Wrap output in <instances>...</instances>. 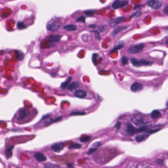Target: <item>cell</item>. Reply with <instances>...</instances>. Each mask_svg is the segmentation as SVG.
Segmentation results:
<instances>
[{"label":"cell","mask_w":168,"mask_h":168,"mask_svg":"<svg viewBox=\"0 0 168 168\" xmlns=\"http://www.w3.org/2000/svg\"><path fill=\"white\" fill-rule=\"evenodd\" d=\"M121 122H118L117 124V125L115 126V127H116V128H117V129H118L119 128H120V126H121Z\"/></svg>","instance_id":"39"},{"label":"cell","mask_w":168,"mask_h":168,"mask_svg":"<svg viewBox=\"0 0 168 168\" xmlns=\"http://www.w3.org/2000/svg\"><path fill=\"white\" fill-rule=\"evenodd\" d=\"M127 28V26H121L116 28L113 30V33H112L113 36L115 37L118 33H120L122 31L126 29Z\"/></svg>","instance_id":"11"},{"label":"cell","mask_w":168,"mask_h":168,"mask_svg":"<svg viewBox=\"0 0 168 168\" xmlns=\"http://www.w3.org/2000/svg\"><path fill=\"white\" fill-rule=\"evenodd\" d=\"M148 5L153 9H158L162 6V3L157 0H151L148 2Z\"/></svg>","instance_id":"6"},{"label":"cell","mask_w":168,"mask_h":168,"mask_svg":"<svg viewBox=\"0 0 168 168\" xmlns=\"http://www.w3.org/2000/svg\"><path fill=\"white\" fill-rule=\"evenodd\" d=\"M137 168H151L150 165L146 163H141L138 165Z\"/></svg>","instance_id":"27"},{"label":"cell","mask_w":168,"mask_h":168,"mask_svg":"<svg viewBox=\"0 0 168 168\" xmlns=\"http://www.w3.org/2000/svg\"><path fill=\"white\" fill-rule=\"evenodd\" d=\"M81 145L79 143H73L69 145V148L70 149H73V148H81Z\"/></svg>","instance_id":"28"},{"label":"cell","mask_w":168,"mask_h":168,"mask_svg":"<svg viewBox=\"0 0 168 168\" xmlns=\"http://www.w3.org/2000/svg\"><path fill=\"white\" fill-rule=\"evenodd\" d=\"M166 106H167V108L168 109V102H167V103H166Z\"/></svg>","instance_id":"46"},{"label":"cell","mask_w":168,"mask_h":168,"mask_svg":"<svg viewBox=\"0 0 168 168\" xmlns=\"http://www.w3.org/2000/svg\"><path fill=\"white\" fill-rule=\"evenodd\" d=\"M161 116V114L160 112L157 110H153L151 114V117L153 119H156L159 118Z\"/></svg>","instance_id":"19"},{"label":"cell","mask_w":168,"mask_h":168,"mask_svg":"<svg viewBox=\"0 0 168 168\" xmlns=\"http://www.w3.org/2000/svg\"><path fill=\"white\" fill-rule=\"evenodd\" d=\"M90 137L89 136H86L84 137H82L80 138V141L81 142H87L90 139Z\"/></svg>","instance_id":"23"},{"label":"cell","mask_w":168,"mask_h":168,"mask_svg":"<svg viewBox=\"0 0 168 168\" xmlns=\"http://www.w3.org/2000/svg\"><path fill=\"white\" fill-rule=\"evenodd\" d=\"M143 89V86L140 84V83L138 82H135L131 86V90L133 92H138L141 91Z\"/></svg>","instance_id":"9"},{"label":"cell","mask_w":168,"mask_h":168,"mask_svg":"<svg viewBox=\"0 0 168 168\" xmlns=\"http://www.w3.org/2000/svg\"><path fill=\"white\" fill-rule=\"evenodd\" d=\"M51 149L54 152H60L64 149V144L62 143H56L51 145Z\"/></svg>","instance_id":"7"},{"label":"cell","mask_w":168,"mask_h":168,"mask_svg":"<svg viewBox=\"0 0 168 168\" xmlns=\"http://www.w3.org/2000/svg\"><path fill=\"white\" fill-rule=\"evenodd\" d=\"M61 26V21L57 18L52 19L47 25V28L52 32L58 31Z\"/></svg>","instance_id":"1"},{"label":"cell","mask_w":168,"mask_h":168,"mask_svg":"<svg viewBox=\"0 0 168 168\" xmlns=\"http://www.w3.org/2000/svg\"><path fill=\"white\" fill-rule=\"evenodd\" d=\"M89 27L90 28H95L96 27V26L95 25H89Z\"/></svg>","instance_id":"42"},{"label":"cell","mask_w":168,"mask_h":168,"mask_svg":"<svg viewBox=\"0 0 168 168\" xmlns=\"http://www.w3.org/2000/svg\"><path fill=\"white\" fill-rule=\"evenodd\" d=\"M13 148V146H10L7 148L5 149V155L7 158H10L12 155V149Z\"/></svg>","instance_id":"14"},{"label":"cell","mask_w":168,"mask_h":168,"mask_svg":"<svg viewBox=\"0 0 168 168\" xmlns=\"http://www.w3.org/2000/svg\"><path fill=\"white\" fill-rule=\"evenodd\" d=\"M74 95L75 97L79 98H84L87 96V93L85 91L82 90H77L74 93Z\"/></svg>","instance_id":"12"},{"label":"cell","mask_w":168,"mask_h":168,"mask_svg":"<svg viewBox=\"0 0 168 168\" xmlns=\"http://www.w3.org/2000/svg\"><path fill=\"white\" fill-rule=\"evenodd\" d=\"M61 36L59 35H53L49 36L46 40L50 43L52 42H59L60 41L61 39Z\"/></svg>","instance_id":"8"},{"label":"cell","mask_w":168,"mask_h":168,"mask_svg":"<svg viewBox=\"0 0 168 168\" xmlns=\"http://www.w3.org/2000/svg\"><path fill=\"white\" fill-rule=\"evenodd\" d=\"M76 21L85 23V17L84 16H80L76 20Z\"/></svg>","instance_id":"36"},{"label":"cell","mask_w":168,"mask_h":168,"mask_svg":"<svg viewBox=\"0 0 168 168\" xmlns=\"http://www.w3.org/2000/svg\"><path fill=\"white\" fill-rule=\"evenodd\" d=\"M148 127L145 126H142L141 127H140L139 129H138V133H140V132H148Z\"/></svg>","instance_id":"31"},{"label":"cell","mask_w":168,"mask_h":168,"mask_svg":"<svg viewBox=\"0 0 168 168\" xmlns=\"http://www.w3.org/2000/svg\"><path fill=\"white\" fill-rule=\"evenodd\" d=\"M17 26L18 29H20V30L25 29V28H26V27H27L25 25V24H24L23 22H21V21H19L17 23Z\"/></svg>","instance_id":"24"},{"label":"cell","mask_w":168,"mask_h":168,"mask_svg":"<svg viewBox=\"0 0 168 168\" xmlns=\"http://www.w3.org/2000/svg\"><path fill=\"white\" fill-rule=\"evenodd\" d=\"M107 29V27L106 25H101L99 26L98 28V30L99 33H103V32L105 31Z\"/></svg>","instance_id":"29"},{"label":"cell","mask_w":168,"mask_h":168,"mask_svg":"<svg viewBox=\"0 0 168 168\" xmlns=\"http://www.w3.org/2000/svg\"><path fill=\"white\" fill-rule=\"evenodd\" d=\"M100 145V142H96L95 143H94L93 144V146H98Z\"/></svg>","instance_id":"40"},{"label":"cell","mask_w":168,"mask_h":168,"mask_svg":"<svg viewBox=\"0 0 168 168\" xmlns=\"http://www.w3.org/2000/svg\"><path fill=\"white\" fill-rule=\"evenodd\" d=\"M151 64V62H150L149 61H147L146 60H144L143 59H142V60L139 61L140 66H142V65H149Z\"/></svg>","instance_id":"25"},{"label":"cell","mask_w":168,"mask_h":168,"mask_svg":"<svg viewBox=\"0 0 168 168\" xmlns=\"http://www.w3.org/2000/svg\"><path fill=\"white\" fill-rule=\"evenodd\" d=\"M149 137V135L147 134H142L140 135L139 136H137L135 138V141L138 142V143H140L141 142H143L144 140L148 138Z\"/></svg>","instance_id":"13"},{"label":"cell","mask_w":168,"mask_h":168,"mask_svg":"<svg viewBox=\"0 0 168 168\" xmlns=\"http://www.w3.org/2000/svg\"><path fill=\"white\" fill-rule=\"evenodd\" d=\"M72 79V76H69L67 79L64 82H62L61 84V88L62 89H65L67 87L68 84H69L70 82L71 81Z\"/></svg>","instance_id":"17"},{"label":"cell","mask_w":168,"mask_h":168,"mask_svg":"<svg viewBox=\"0 0 168 168\" xmlns=\"http://www.w3.org/2000/svg\"><path fill=\"white\" fill-rule=\"evenodd\" d=\"M121 1H120V0H117V1H115L113 3V4H112V8H113L114 9H117L120 8H121Z\"/></svg>","instance_id":"21"},{"label":"cell","mask_w":168,"mask_h":168,"mask_svg":"<svg viewBox=\"0 0 168 168\" xmlns=\"http://www.w3.org/2000/svg\"><path fill=\"white\" fill-rule=\"evenodd\" d=\"M67 166L69 168H73V164H67Z\"/></svg>","instance_id":"43"},{"label":"cell","mask_w":168,"mask_h":168,"mask_svg":"<svg viewBox=\"0 0 168 168\" xmlns=\"http://www.w3.org/2000/svg\"><path fill=\"white\" fill-rule=\"evenodd\" d=\"M126 20V18L123 16L118 17L111 19L109 21V25L112 27H115L118 23L122 22Z\"/></svg>","instance_id":"5"},{"label":"cell","mask_w":168,"mask_h":168,"mask_svg":"<svg viewBox=\"0 0 168 168\" xmlns=\"http://www.w3.org/2000/svg\"></svg>","instance_id":"48"},{"label":"cell","mask_w":168,"mask_h":168,"mask_svg":"<svg viewBox=\"0 0 168 168\" xmlns=\"http://www.w3.org/2000/svg\"><path fill=\"white\" fill-rule=\"evenodd\" d=\"M64 28L66 30L69 31H75L77 29V27L76 26H75L74 25H66V26H65L64 27Z\"/></svg>","instance_id":"18"},{"label":"cell","mask_w":168,"mask_h":168,"mask_svg":"<svg viewBox=\"0 0 168 168\" xmlns=\"http://www.w3.org/2000/svg\"><path fill=\"white\" fill-rule=\"evenodd\" d=\"M15 53H16V55L17 57V58L19 60H21L24 58V54L22 52L19 51H16Z\"/></svg>","instance_id":"22"},{"label":"cell","mask_w":168,"mask_h":168,"mask_svg":"<svg viewBox=\"0 0 168 168\" xmlns=\"http://www.w3.org/2000/svg\"><path fill=\"white\" fill-rule=\"evenodd\" d=\"M78 86H79V83L78 82H73L68 86V89L70 91H71L77 88Z\"/></svg>","instance_id":"20"},{"label":"cell","mask_w":168,"mask_h":168,"mask_svg":"<svg viewBox=\"0 0 168 168\" xmlns=\"http://www.w3.org/2000/svg\"><path fill=\"white\" fill-rule=\"evenodd\" d=\"M124 45V42L123 41H121L120 42H118L117 44L114 47V48L113 49L111 50V53L114 52L117 50L121 49L122 47H123Z\"/></svg>","instance_id":"15"},{"label":"cell","mask_w":168,"mask_h":168,"mask_svg":"<svg viewBox=\"0 0 168 168\" xmlns=\"http://www.w3.org/2000/svg\"><path fill=\"white\" fill-rule=\"evenodd\" d=\"M125 132L129 136H132L138 133V129L130 123H128L126 125Z\"/></svg>","instance_id":"3"},{"label":"cell","mask_w":168,"mask_h":168,"mask_svg":"<svg viewBox=\"0 0 168 168\" xmlns=\"http://www.w3.org/2000/svg\"><path fill=\"white\" fill-rule=\"evenodd\" d=\"M128 62V59L127 57H126L125 56H123L121 58V63L123 65H125L126 64H127Z\"/></svg>","instance_id":"35"},{"label":"cell","mask_w":168,"mask_h":168,"mask_svg":"<svg viewBox=\"0 0 168 168\" xmlns=\"http://www.w3.org/2000/svg\"><path fill=\"white\" fill-rule=\"evenodd\" d=\"M45 168H55L53 167V166H50L48 165V166H46Z\"/></svg>","instance_id":"44"},{"label":"cell","mask_w":168,"mask_h":168,"mask_svg":"<svg viewBox=\"0 0 168 168\" xmlns=\"http://www.w3.org/2000/svg\"><path fill=\"white\" fill-rule=\"evenodd\" d=\"M131 121L136 125H141L144 123L143 116L139 114L132 115L131 117Z\"/></svg>","instance_id":"2"},{"label":"cell","mask_w":168,"mask_h":168,"mask_svg":"<svg viewBox=\"0 0 168 168\" xmlns=\"http://www.w3.org/2000/svg\"><path fill=\"white\" fill-rule=\"evenodd\" d=\"M34 157L39 162H42L46 160V157L45 156H44L42 153H41L39 152H37L35 153L34 155Z\"/></svg>","instance_id":"10"},{"label":"cell","mask_w":168,"mask_h":168,"mask_svg":"<svg viewBox=\"0 0 168 168\" xmlns=\"http://www.w3.org/2000/svg\"><path fill=\"white\" fill-rule=\"evenodd\" d=\"M49 115H50V114H47V115H45V116H44L42 118V119H45V118H47L48 117H49Z\"/></svg>","instance_id":"45"},{"label":"cell","mask_w":168,"mask_h":168,"mask_svg":"<svg viewBox=\"0 0 168 168\" xmlns=\"http://www.w3.org/2000/svg\"><path fill=\"white\" fill-rule=\"evenodd\" d=\"M85 15L88 16H93L94 13V11L92 10H86L84 11Z\"/></svg>","instance_id":"26"},{"label":"cell","mask_w":168,"mask_h":168,"mask_svg":"<svg viewBox=\"0 0 168 168\" xmlns=\"http://www.w3.org/2000/svg\"><path fill=\"white\" fill-rule=\"evenodd\" d=\"M141 12L140 11H137L135 12V13H134L133 15H131V18H137L138 17H139L140 15H141Z\"/></svg>","instance_id":"33"},{"label":"cell","mask_w":168,"mask_h":168,"mask_svg":"<svg viewBox=\"0 0 168 168\" xmlns=\"http://www.w3.org/2000/svg\"><path fill=\"white\" fill-rule=\"evenodd\" d=\"M131 61L132 62V64L135 66H140L139 65V61L137 60L135 58H131Z\"/></svg>","instance_id":"30"},{"label":"cell","mask_w":168,"mask_h":168,"mask_svg":"<svg viewBox=\"0 0 168 168\" xmlns=\"http://www.w3.org/2000/svg\"><path fill=\"white\" fill-rule=\"evenodd\" d=\"M29 114V111L27 110L22 109L19 111V119H23Z\"/></svg>","instance_id":"16"},{"label":"cell","mask_w":168,"mask_h":168,"mask_svg":"<svg viewBox=\"0 0 168 168\" xmlns=\"http://www.w3.org/2000/svg\"><path fill=\"white\" fill-rule=\"evenodd\" d=\"M85 112H80V111H74L71 113L70 115H85Z\"/></svg>","instance_id":"32"},{"label":"cell","mask_w":168,"mask_h":168,"mask_svg":"<svg viewBox=\"0 0 168 168\" xmlns=\"http://www.w3.org/2000/svg\"><path fill=\"white\" fill-rule=\"evenodd\" d=\"M164 12L167 14H168V6H167L164 10Z\"/></svg>","instance_id":"41"},{"label":"cell","mask_w":168,"mask_h":168,"mask_svg":"<svg viewBox=\"0 0 168 168\" xmlns=\"http://www.w3.org/2000/svg\"><path fill=\"white\" fill-rule=\"evenodd\" d=\"M92 32H93L94 34L95 37L97 40H100L101 38L100 36V34H99V32H98L97 31H92Z\"/></svg>","instance_id":"34"},{"label":"cell","mask_w":168,"mask_h":168,"mask_svg":"<svg viewBox=\"0 0 168 168\" xmlns=\"http://www.w3.org/2000/svg\"><path fill=\"white\" fill-rule=\"evenodd\" d=\"M96 149H97L96 148H90V149H89L88 152V154L89 155L91 154H92V153H93V152H94V151L96 150Z\"/></svg>","instance_id":"37"},{"label":"cell","mask_w":168,"mask_h":168,"mask_svg":"<svg viewBox=\"0 0 168 168\" xmlns=\"http://www.w3.org/2000/svg\"><path fill=\"white\" fill-rule=\"evenodd\" d=\"M144 47V45L142 44L132 46L128 49V52L131 54H135L142 52Z\"/></svg>","instance_id":"4"},{"label":"cell","mask_w":168,"mask_h":168,"mask_svg":"<svg viewBox=\"0 0 168 168\" xmlns=\"http://www.w3.org/2000/svg\"><path fill=\"white\" fill-rule=\"evenodd\" d=\"M156 162L158 164L162 165L164 163V161L163 160H162V159H158V160H157Z\"/></svg>","instance_id":"38"},{"label":"cell","mask_w":168,"mask_h":168,"mask_svg":"<svg viewBox=\"0 0 168 168\" xmlns=\"http://www.w3.org/2000/svg\"><path fill=\"white\" fill-rule=\"evenodd\" d=\"M166 44H168V40L167 41H166Z\"/></svg>","instance_id":"47"}]
</instances>
